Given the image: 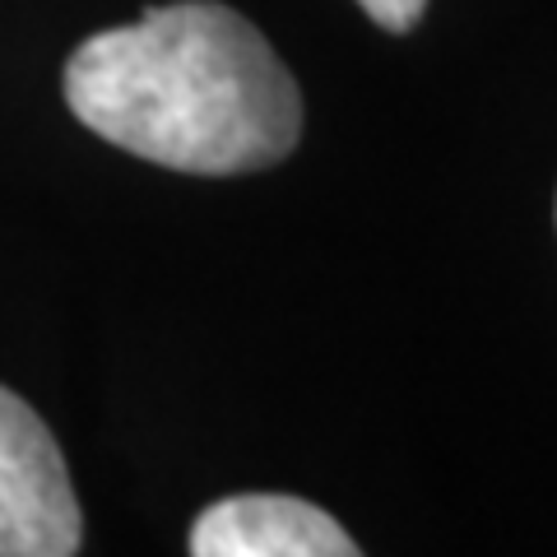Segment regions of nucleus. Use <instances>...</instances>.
I'll return each instance as SVG.
<instances>
[{
    "label": "nucleus",
    "instance_id": "obj_1",
    "mask_svg": "<svg viewBox=\"0 0 557 557\" xmlns=\"http://www.w3.org/2000/svg\"><path fill=\"white\" fill-rule=\"evenodd\" d=\"M65 102L98 139L200 177L274 168L302 139L298 79L219 0H182L94 33L65 61Z\"/></svg>",
    "mask_w": 557,
    "mask_h": 557
},
{
    "label": "nucleus",
    "instance_id": "obj_2",
    "mask_svg": "<svg viewBox=\"0 0 557 557\" xmlns=\"http://www.w3.org/2000/svg\"><path fill=\"white\" fill-rule=\"evenodd\" d=\"M79 544L84 516L57 437L0 386V557H70Z\"/></svg>",
    "mask_w": 557,
    "mask_h": 557
},
{
    "label": "nucleus",
    "instance_id": "obj_3",
    "mask_svg": "<svg viewBox=\"0 0 557 557\" xmlns=\"http://www.w3.org/2000/svg\"><path fill=\"white\" fill-rule=\"evenodd\" d=\"M196 557H354L358 544L335 516L302 497L247 493L205 507L190 525Z\"/></svg>",
    "mask_w": 557,
    "mask_h": 557
},
{
    "label": "nucleus",
    "instance_id": "obj_4",
    "mask_svg": "<svg viewBox=\"0 0 557 557\" xmlns=\"http://www.w3.org/2000/svg\"><path fill=\"white\" fill-rule=\"evenodd\" d=\"M362 10H368V20L391 28V33H409L418 20H423L428 0H358Z\"/></svg>",
    "mask_w": 557,
    "mask_h": 557
}]
</instances>
